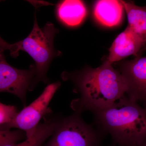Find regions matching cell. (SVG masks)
Returning <instances> with one entry per match:
<instances>
[{
  "label": "cell",
  "mask_w": 146,
  "mask_h": 146,
  "mask_svg": "<svg viewBox=\"0 0 146 146\" xmlns=\"http://www.w3.org/2000/svg\"><path fill=\"white\" fill-rule=\"evenodd\" d=\"M92 112L94 125L109 134L116 146H137L146 141V107L127 96Z\"/></svg>",
  "instance_id": "cell-2"
},
{
  "label": "cell",
  "mask_w": 146,
  "mask_h": 146,
  "mask_svg": "<svg viewBox=\"0 0 146 146\" xmlns=\"http://www.w3.org/2000/svg\"><path fill=\"white\" fill-rule=\"evenodd\" d=\"M127 16V27L142 44L143 52L146 50V5L139 6L133 1H121Z\"/></svg>",
  "instance_id": "cell-9"
},
{
  "label": "cell",
  "mask_w": 146,
  "mask_h": 146,
  "mask_svg": "<svg viewBox=\"0 0 146 146\" xmlns=\"http://www.w3.org/2000/svg\"><path fill=\"white\" fill-rule=\"evenodd\" d=\"M123 9L121 1L100 0L97 1L95 4L94 14L104 25L115 26L121 20Z\"/></svg>",
  "instance_id": "cell-10"
},
{
  "label": "cell",
  "mask_w": 146,
  "mask_h": 146,
  "mask_svg": "<svg viewBox=\"0 0 146 146\" xmlns=\"http://www.w3.org/2000/svg\"><path fill=\"white\" fill-rule=\"evenodd\" d=\"M143 52L141 42L127 27L112 43L107 60L112 64L129 56H141Z\"/></svg>",
  "instance_id": "cell-8"
},
{
  "label": "cell",
  "mask_w": 146,
  "mask_h": 146,
  "mask_svg": "<svg viewBox=\"0 0 146 146\" xmlns=\"http://www.w3.org/2000/svg\"><path fill=\"white\" fill-rule=\"evenodd\" d=\"M58 32L54 24L50 22H48L44 27H39L35 15L32 30L25 39L9 44L0 36V52L9 50L12 57L16 58L19 55V52L23 51L34 60L36 72L29 91L34 90L40 82L49 83L47 74L50 65L54 58L62 54L55 49L54 44L55 36Z\"/></svg>",
  "instance_id": "cell-3"
},
{
  "label": "cell",
  "mask_w": 146,
  "mask_h": 146,
  "mask_svg": "<svg viewBox=\"0 0 146 146\" xmlns=\"http://www.w3.org/2000/svg\"><path fill=\"white\" fill-rule=\"evenodd\" d=\"M126 86V93L133 101L146 107V56L136 57L120 64L119 70Z\"/></svg>",
  "instance_id": "cell-7"
},
{
  "label": "cell",
  "mask_w": 146,
  "mask_h": 146,
  "mask_svg": "<svg viewBox=\"0 0 146 146\" xmlns=\"http://www.w3.org/2000/svg\"><path fill=\"white\" fill-rule=\"evenodd\" d=\"M60 86L61 83L58 81L49 84L37 98L18 112L10 122L0 126V129L10 130L11 128L18 129L26 133L27 138H30L41 119L52 112L48 106Z\"/></svg>",
  "instance_id": "cell-5"
},
{
  "label": "cell",
  "mask_w": 146,
  "mask_h": 146,
  "mask_svg": "<svg viewBox=\"0 0 146 146\" xmlns=\"http://www.w3.org/2000/svg\"><path fill=\"white\" fill-rule=\"evenodd\" d=\"M55 127V123L53 120L44 119V122L37 125L34 134L30 138H26L25 141L19 144H7L2 146H42L52 136Z\"/></svg>",
  "instance_id": "cell-12"
},
{
  "label": "cell",
  "mask_w": 146,
  "mask_h": 146,
  "mask_svg": "<svg viewBox=\"0 0 146 146\" xmlns=\"http://www.w3.org/2000/svg\"><path fill=\"white\" fill-rule=\"evenodd\" d=\"M86 13V8L82 1L66 0L62 1L58 5V18L70 26H75L81 23Z\"/></svg>",
  "instance_id": "cell-11"
},
{
  "label": "cell",
  "mask_w": 146,
  "mask_h": 146,
  "mask_svg": "<svg viewBox=\"0 0 146 146\" xmlns=\"http://www.w3.org/2000/svg\"><path fill=\"white\" fill-rule=\"evenodd\" d=\"M18 113L16 106L4 104L0 102V126L10 122Z\"/></svg>",
  "instance_id": "cell-14"
},
{
  "label": "cell",
  "mask_w": 146,
  "mask_h": 146,
  "mask_svg": "<svg viewBox=\"0 0 146 146\" xmlns=\"http://www.w3.org/2000/svg\"><path fill=\"white\" fill-rule=\"evenodd\" d=\"M35 72L34 64H31L28 70L17 69L7 62L4 52H0V93L6 92L15 95L25 106L27 91Z\"/></svg>",
  "instance_id": "cell-6"
},
{
  "label": "cell",
  "mask_w": 146,
  "mask_h": 146,
  "mask_svg": "<svg viewBox=\"0 0 146 146\" xmlns=\"http://www.w3.org/2000/svg\"><path fill=\"white\" fill-rule=\"evenodd\" d=\"M137 146H146V141L144 142L143 143L141 144V145Z\"/></svg>",
  "instance_id": "cell-15"
},
{
  "label": "cell",
  "mask_w": 146,
  "mask_h": 146,
  "mask_svg": "<svg viewBox=\"0 0 146 146\" xmlns=\"http://www.w3.org/2000/svg\"><path fill=\"white\" fill-rule=\"evenodd\" d=\"M25 138H27L26 134L23 131L0 129V146L7 144H16Z\"/></svg>",
  "instance_id": "cell-13"
},
{
  "label": "cell",
  "mask_w": 146,
  "mask_h": 146,
  "mask_svg": "<svg viewBox=\"0 0 146 146\" xmlns=\"http://www.w3.org/2000/svg\"><path fill=\"white\" fill-rule=\"evenodd\" d=\"M61 78L72 81L74 85V92L79 97L72 101L70 106L74 112L79 114L106 108L126 93L121 75L107 60L95 69L63 72Z\"/></svg>",
  "instance_id": "cell-1"
},
{
  "label": "cell",
  "mask_w": 146,
  "mask_h": 146,
  "mask_svg": "<svg viewBox=\"0 0 146 146\" xmlns=\"http://www.w3.org/2000/svg\"><path fill=\"white\" fill-rule=\"evenodd\" d=\"M115 146H116V145H115Z\"/></svg>",
  "instance_id": "cell-16"
},
{
  "label": "cell",
  "mask_w": 146,
  "mask_h": 146,
  "mask_svg": "<svg viewBox=\"0 0 146 146\" xmlns=\"http://www.w3.org/2000/svg\"><path fill=\"white\" fill-rule=\"evenodd\" d=\"M81 114L60 117L50 139L43 146H101L107 134L89 124Z\"/></svg>",
  "instance_id": "cell-4"
}]
</instances>
